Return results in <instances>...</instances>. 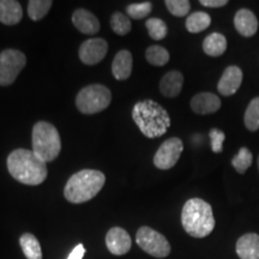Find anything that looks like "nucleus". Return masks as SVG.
Returning <instances> with one entry per match:
<instances>
[{"label":"nucleus","instance_id":"nucleus-34","mask_svg":"<svg viewBox=\"0 0 259 259\" xmlns=\"http://www.w3.org/2000/svg\"><path fill=\"white\" fill-rule=\"evenodd\" d=\"M257 166H258V170H259V156H258V160H257Z\"/></svg>","mask_w":259,"mask_h":259},{"label":"nucleus","instance_id":"nucleus-11","mask_svg":"<svg viewBox=\"0 0 259 259\" xmlns=\"http://www.w3.org/2000/svg\"><path fill=\"white\" fill-rule=\"evenodd\" d=\"M106 246L112 254H126L131 250V236L121 227H113L106 235Z\"/></svg>","mask_w":259,"mask_h":259},{"label":"nucleus","instance_id":"nucleus-19","mask_svg":"<svg viewBox=\"0 0 259 259\" xmlns=\"http://www.w3.org/2000/svg\"><path fill=\"white\" fill-rule=\"evenodd\" d=\"M23 17V10L16 0H0V22L6 25H15Z\"/></svg>","mask_w":259,"mask_h":259},{"label":"nucleus","instance_id":"nucleus-12","mask_svg":"<svg viewBox=\"0 0 259 259\" xmlns=\"http://www.w3.org/2000/svg\"><path fill=\"white\" fill-rule=\"evenodd\" d=\"M242 83V71L239 66L232 65L222 73L218 83V90L222 96H232L238 92Z\"/></svg>","mask_w":259,"mask_h":259},{"label":"nucleus","instance_id":"nucleus-1","mask_svg":"<svg viewBox=\"0 0 259 259\" xmlns=\"http://www.w3.org/2000/svg\"><path fill=\"white\" fill-rule=\"evenodd\" d=\"M8 169L14 179L29 186L40 185L48 174L46 162L28 149H16L9 155Z\"/></svg>","mask_w":259,"mask_h":259},{"label":"nucleus","instance_id":"nucleus-26","mask_svg":"<svg viewBox=\"0 0 259 259\" xmlns=\"http://www.w3.org/2000/svg\"><path fill=\"white\" fill-rule=\"evenodd\" d=\"M252 161H253V155L251 151L247 148H241L239 153L233 157L232 166L239 174H244L251 167Z\"/></svg>","mask_w":259,"mask_h":259},{"label":"nucleus","instance_id":"nucleus-8","mask_svg":"<svg viewBox=\"0 0 259 259\" xmlns=\"http://www.w3.org/2000/svg\"><path fill=\"white\" fill-rule=\"evenodd\" d=\"M27 64V57L17 50H5L0 53V85L8 87L15 82Z\"/></svg>","mask_w":259,"mask_h":259},{"label":"nucleus","instance_id":"nucleus-27","mask_svg":"<svg viewBox=\"0 0 259 259\" xmlns=\"http://www.w3.org/2000/svg\"><path fill=\"white\" fill-rule=\"evenodd\" d=\"M145 27H147L149 35H150V37L153 40H163L168 34L167 24L160 18H149L145 22Z\"/></svg>","mask_w":259,"mask_h":259},{"label":"nucleus","instance_id":"nucleus-9","mask_svg":"<svg viewBox=\"0 0 259 259\" xmlns=\"http://www.w3.org/2000/svg\"><path fill=\"white\" fill-rule=\"evenodd\" d=\"M184 144L180 138L171 137L164 141L154 156V164L158 169H170L177 164L183 154Z\"/></svg>","mask_w":259,"mask_h":259},{"label":"nucleus","instance_id":"nucleus-15","mask_svg":"<svg viewBox=\"0 0 259 259\" xmlns=\"http://www.w3.org/2000/svg\"><path fill=\"white\" fill-rule=\"evenodd\" d=\"M72 23L80 32L93 35L100 30V21L85 9H77L72 15Z\"/></svg>","mask_w":259,"mask_h":259},{"label":"nucleus","instance_id":"nucleus-29","mask_svg":"<svg viewBox=\"0 0 259 259\" xmlns=\"http://www.w3.org/2000/svg\"><path fill=\"white\" fill-rule=\"evenodd\" d=\"M151 10H153V4L150 2L137 3V4L128 5L126 8V14L134 19H142L150 15Z\"/></svg>","mask_w":259,"mask_h":259},{"label":"nucleus","instance_id":"nucleus-30","mask_svg":"<svg viewBox=\"0 0 259 259\" xmlns=\"http://www.w3.org/2000/svg\"><path fill=\"white\" fill-rule=\"evenodd\" d=\"M164 5L168 11L176 17H184V16L189 15L191 10V4L187 0H166Z\"/></svg>","mask_w":259,"mask_h":259},{"label":"nucleus","instance_id":"nucleus-18","mask_svg":"<svg viewBox=\"0 0 259 259\" xmlns=\"http://www.w3.org/2000/svg\"><path fill=\"white\" fill-rule=\"evenodd\" d=\"M184 85V76L179 71H169L160 80V92L163 96L177 97Z\"/></svg>","mask_w":259,"mask_h":259},{"label":"nucleus","instance_id":"nucleus-6","mask_svg":"<svg viewBox=\"0 0 259 259\" xmlns=\"http://www.w3.org/2000/svg\"><path fill=\"white\" fill-rule=\"evenodd\" d=\"M112 93L102 84H90L76 97V106L83 114H96L111 105Z\"/></svg>","mask_w":259,"mask_h":259},{"label":"nucleus","instance_id":"nucleus-25","mask_svg":"<svg viewBox=\"0 0 259 259\" xmlns=\"http://www.w3.org/2000/svg\"><path fill=\"white\" fill-rule=\"evenodd\" d=\"M244 122L246 128L250 130V131H257V130H259V97H254L248 103L245 112Z\"/></svg>","mask_w":259,"mask_h":259},{"label":"nucleus","instance_id":"nucleus-24","mask_svg":"<svg viewBox=\"0 0 259 259\" xmlns=\"http://www.w3.org/2000/svg\"><path fill=\"white\" fill-rule=\"evenodd\" d=\"M53 5L51 0H30L28 3V15L32 21H40L46 17Z\"/></svg>","mask_w":259,"mask_h":259},{"label":"nucleus","instance_id":"nucleus-33","mask_svg":"<svg viewBox=\"0 0 259 259\" xmlns=\"http://www.w3.org/2000/svg\"><path fill=\"white\" fill-rule=\"evenodd\" d=\"M84 254H85V248H84L83 244H79L73 248L67 259H82L84 257Z\"/></svg>","mask_w":259,"mask_h":259},{"label":"nucleus","instance_id":"nucleus-13","mask_svg":"<svg viewBox=\"0 0 259 259\" xmlns=\"http://www.w3.org/2000/svg\"><path fill=\"white\" fill-rule=\"evenodd\" d=\"M191 109L200 115L212 114L221 108V100L212 93H199L191 99Z\"/></svg>","mask_w":259,"mask_h":259},{"label":"nucleus","instance_id":"nucleus-10","mask_svg":"<svg viewBox=\"0 0 259 259\" xmlns=\"http://www.w3.org/2000/svg\"><path fill=\"white\" fill-rule=\"evenodd\" d=\"M108 52V44L101 37H94L84 41L79 47L78 56L83 64L96 65L102 61Z\"/></svg>","mask_w":259,"mask_h":259},{"label":"nucleus","instance_id":"nucleus-2","mask_svg":"<svg viewBox=\"0 0 259 259\" xmlns=\"http://www.w3.org/2000/svg\"><path fill=\"white\" fill-rule=\"evenodd\" d=\"M132 118L145 137L157 138L163 136L170 127L168 112L153 100L139 101L132 109Z\"/></svg>","mask_w":259,"mask_h":259},{"label":"nucleus","instance_id":"nucleus-21","mask_svg":"<svg viewBox=\"0 0 259 259\" xmlns=\"http://www.w3.org/2000/svg\"><path fill=\"white\" fill-rule=\"evenodd\" d=\"M19 245L28 259H42L41 245L35 235L30 233H24L19 238Z\"/></svg>","mask_w":259,"mask_h":259},{"label":"nucleus","instance_id":"nucleus-31","mask_svg":"<svg viewBox=\"0 0 259 259\" xmlns=\"http://www.w3.org/2000/svg\"><path fill=\"white\" fill-rule=\"evenodd\" d=\"M210 142H211V149L215 154L222 153L223 150V142L226 139L225 132H222L221 130L219 128H212L210 130Z\"/></svg>","mask_w":259,"mask_h":259},{"label":"nucleus","instance_id":"nucleus-32","mask_svg":"<svg viewBox=\"0 0 259 259\" xmlns=\"http://www.w3.org/2000/svg\"><path fill=\"white\" fill-rule=\"evenodd\" d=\"M200 5L203 6H206V8H223V6H226L228 4V2L227 0H200Z\"/></svg>","mask_w":259,"mask_h":259},{"label":"nucleus","instance_id":"nucleus-5","mask_svg":"<svg viewBox=\"0 0 259 259\" xmlns=\"http://www.w3.org/2000/svg\"><path fill=\"white\" fill-rule=\"evenodd\" d=\"M32 151L42 161L52 162L59 156L61 139L58 130L48 121H38L32 127Z\"/></svg>","mask_w":259,"mask_h":259},{"label":"nucleus","instance_id":"nucleus-4","mask_svg":"<svg viewBox=\"0 0 259 259\" xmlns=\"http://www.w3.org/2000/svg\"><path fill=\"white\" fill-rule=\"evenodd\" d=\"M106 176L96 169H83L67 180L64 189L65 198L70 203L80 204L93 199L105 186Z\"/></svg>","mask_w":259,"mask_h":259},{"label":"nucleus","instance_id":"nucleus-17","mask_svg":"<svg viewBox=\"0 0 259 259\" xmlns=\"http://www.w3.org/2000/svg\"><path fill=\"white\" fill-rule=\"evenodd\" d=\"M134 60H132L131 52L122 50L116 53L112 64V72L115 79L126 80L131 76Z\"/></svg>","mask_w":259,"mask_h":259},{"label":"nucleus","instance_id":"nucleus-28","mask_svg":"<svg viewBox=\"0 0 259 259\" xmlns=\"http://www.w3.org/2000/svg\"><path fill=\"white\" fill-rule=\"evenodd\" d=\"M111 28L115 34L124 36L131 31L132 24L127 16L121 14V12H114L111 18Z\"/></svg>","mask_w":259,"mask_h":259},{"label":"nucleus","instance_id":"nucleus-7","mask_svg":"<svg viewBox=\"0 0 259 259\" xmlns=\"http://www.w3.org/2000/svg\"><path fill=\"white\" fill-rule=\"evenodd\" d=\"M136 242L142 250L155 258H166L171 250L166 236L147 226L138 229L136 234Z\"/></svg>","mask_w":259,"mask_h":259},{"label":"nucleus","instance_id":"nucleus-22","mask_svg":"<svg viewBox=\"0 0 259 259\" xmlns=\"http://www.w3.org/2000/svg\"><path fill=\"white\" fill-rule=\"evenodd\" d=\"M211 24V17L206 12L197 11L186 18V29L192 34H198L208 29Z\"/></svg>","mask_w":259,"mask_h":259},{"label":"nucleus","instance_id":"nucleus-23","mask_svg":"<svg viewBox=\"0 0 259 259\" xmlns=\"http://www.w3.org/2000/svg\"><path fill=\"white\" fill-rule=\"evenodd\" d=\"M145 59L154 66H164L169 61V53L164 47L154 45L145 51Z\"/></svg>","mask_w":259,"mask_h":259},{"label":"nucleus","instance_id":"nucleus-20","mask_svg":"<svg viewBox=\"0 0 259 259\" xmlns=\"http://www.w3.org/2000/svg\"><path fill=\"white\" fill-rule=\"evenodd\" d=\"M227 50V38L220 32H212L204 38L203 51L209 57H220Z\"/></svg>","mask_w":259,"mask_h":259},{"label":"nucleus","instance_id":"nucleus-14","mask_svg":"<svg viewBox=\"0 0 259 259\" xmlns=\"http://www.w3.org/2000/svg\"><path fill=\"white\" fill-rule=\"evenodd\" d=\"M258 19L251 10L241 9L234 16V27L242 36H253L258 30Z\"/></svg>","mask_w":259,"mask_h":259},{"label":"nucleus","instance_id":"nucleus-16","mask_svg":"<svg viewBox=\"0 0 259 259\" xmlns=\"http://www.w3.org/2000/svg\"><path fill=\"white\" fill-rule=\"evenodd\" d=\"M235 250L240 259H259V235L247 233L240 236L236 241Z\"/></svg>","mask_w":259,"mask_h":259},{"label":"nucleus","instance_id":"nucleus-3","mask_svg":"<svg viewBox=\"0 0 259 259\" xmlns=\"http://www.w3.org/2000/svg\"><path fill=\"white\" fill-rule=\"evenodd\" d=\"M181 225L193 238H205L215 228V218L211 205L200 198L187 200L181 211Z\"/></svg>","mask_w":259,"mask_h":259}]
</instances>
